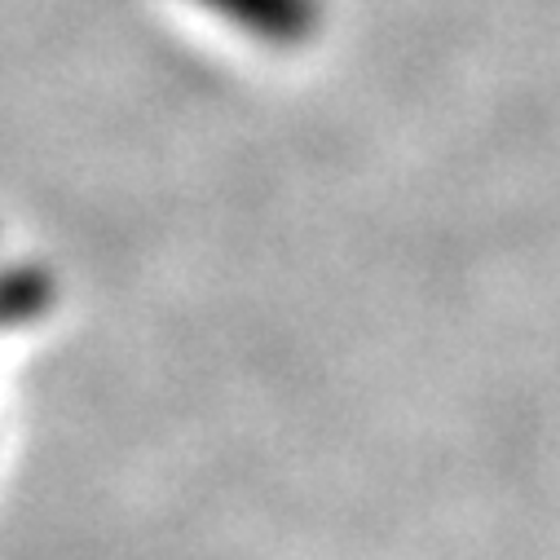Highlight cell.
Here are the masks:
<instances>
[{
  "label": "cell",
  "mask_w": 560,
  "mask_h": 560,
  "mask_svg": "<svg viewBox=\"0 0 560 560\" xmlns=\"http://www.w3.org/2000/svg\"><path fill=\"white\" fill-rule=\"evenodd\" d=\"M54 305V278L40 265L0 269V331H19Z\"/></svg>",
  "instance_id": "2"
},
{
  "label": "cell",
  "mask_w": 560,
  "mask_h": 560,
  "mask_svg": "<svg viewBox=\"0 0 560 560\" xmlns=\"http://www.w3.org/2000/svg\"><path fill=\"white\" fill-rule=\"evenodd\" d=\"M199 5L260 45H305L323 19L318 0H199Z\"/></svg>",
  "instance_id": "1"
}]
</instances>
